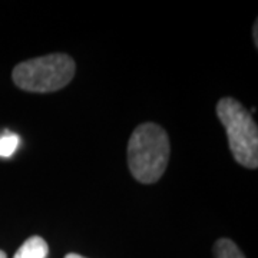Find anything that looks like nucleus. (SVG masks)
Segmentation results:
<instances>
[{
	"label": "nucleus",
	"mask_w": 258,
	"mask_h": 258,
	"mask_svg": "<svg viewBox=\"0 0 258 258\" xmlns=\"http://www.w3.org/2000/svg\"><path fill=\"white\" fill-rule=\"evenodd\" d=\"M169 138L165 129L147 122L132 132L128 144L131 174L142 184H154L164 175L169 161Z\"/></svg>",
	"instance_id": "f257e3e1"
},
{
	"label": "nucleus",
	"mask_w": 258,
	"mask_h": 258,
	"mask_svg": "<svg viewBox=\"0 0 258 258\" xmlns=\"http://www.w3.org/2000/svg\"><path fill=\"white\" fill-rule=\"evenodd\" d=\"M217 116L227 131L228 145L235 161L248 169L258 166V129L251 113L234 98H222Z\"/></svg>",
	"instance_id": "f03ea898"
},
{
	"label": "nucleus",
	"mask_w": 258,
	"mask_h": 258,
	"mask_svg": "<svg viewBox=\"0 0 258 258\" xmlns=\"http://www.w3.org/2000/svg\"><path fill=\"white\" fill-rule=\"evenodd\" d=\"M76 64L69 55L53 53L30 59L13 69V81L28 92H55L74 79Z\"/></svg>",
	"instance_id": "7ed1b4c3"
},
{
	"label": "nucleus",
	"mask_w": 258,
	"mask_h": 258,
	"mask_svg": "<svg viewBox=\"0 0 258 258\" xmlns=\"http://www.w3.org/2000/svg\"><path fill=\"white\" fill-rule=\"evenodd\" d=\"M47 254H49V247L46 241L42 237L33 235L20 245V248L16 251L13 258H46Z\"/></svg>",
	"instance_id": "20e7f679"
},
{
	"label": "nucleus",
	"mask_w": 258,
	"mask_h": 258,
	"mask_svg": "<svg viewBox=\"0 0 258 258\" xmlns=\"http://www.w3.org/2000/svg\"><path fill=\"white\" fill-rule=\"evenodd\" d=\"M214 257L215 258H245L234 241L228 238H221L214 245Z\"/></svg>",
	"instance_id": "39448f33"
},
{
	"label": "nucleus",
	"mask_w": 258,
	"mask_h": 258,
	"mask_svg": "<svg viewBox=\"0 0 258 258\" xmlns=\"http://www.w3.org/2000/svg\"><path fill=\"white\" fill-rule=\"evenodd\" d=\"M19 147V137L15 134H6L0 138V157H10Z\"/></svg>",
	"instance_id": "423d86ee"
},
{
	"label": "nucleus",
	"mask_w": 258,
	"mask_h": 258,
	"mask_svg": "<svg viewBox=\"0 0 258 258\" xmlns=\"http://www.w3.org/2000/svg\"><path fill=\"white\" fill-rule=\"evenodd\" d=\"M64 258H86V257H82V255H79V254H68Z\"/></svg>",
	"instance_id": "0eeeda50"
},
{
	"label": "nucleus",
	"mask_w": 258,
	"mask_h": 258,
	"mask_svg": "<svg viewBox=\"0 0 258 258\" xmlns=\"http://www.w3.org/2000/svg\"><path fill=\"white\" fill-rule=\"evenodd\" d=\"M0 258H8V255H6V252H5V251H0Z\"/></svg>",
	"instance_id": "6e6552de"
}]
</instances>
